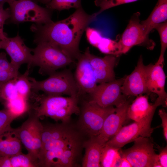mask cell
Instances as JSON below:
<instances>
[{
  "label": "cell",
  "mask_w": 167,
  "mask_h": 167,
  "mask_svg": "<svg viewBox=\"0 0 167 167\" xmlns=\"http://www.w3.org/2000/svg\"><path fill=\"white\" fill-rule=\"evenodd\" d=\"M160 105V104L156 101L153 104H150L147 95L138 96L128 107L127 118L134 121H139L155 112L157 107Z\"/></svg>",
  "instance_id": "18"
},
{
  "label": "cell",
  "mask_w": 167,
  "mask_h": 167,
  "mask_svg": "<svg viewBox=\"0 0 167 167\" xmlns=\"http://www.w3.org/2000/svg\"><path fill=\"white\" fill-rule=\"evenodd\" d=\"M47 79L42 81H37L35 78L29 77L32 90L41 91L50 95L79 97V90L74 75L68 69L56 71L49 75Z\"/></svg>",
  "instance_id": "4"
},
{
  "label": "cell",
  "mask_w": 167,
  "mask_h": 167,
  "mask_svg": "<svg viewBox=\"0 0 167 167\" xmlns=\"http://www.w3.org/2000/svg\"><path fill=\"white\" fill-rule=\"evenodd\" d=\"M33 1L37 3L39 2L45 5L49 2L51 0H32Z\"/></svg>",
  "instance_id": "41"
},
{
  "label": "cell",
  "mask_w": 167,
  "mask_h": 167,
  "mask_svg": "<svg viewBox=\"0 0 167 167\" xmlns=\"http://www.w3.org/2000/svg\"><path fill=\"white\" fill-rule=\"evenodd\" d=\"M81 0H51L46 4V7L61 11L71 8L77 9L82 7Z\"/></svg>",
  "instance_id": "28"
},
{
  "label": "cell",
  "mask_w": 167,
  "mask_h": 167,
  "mask_svg": "<svg viewBox=\"0 0 167 167\" xmlns=\"http://www.w3.org/2000/svg\"><path fill=\"white\" fill-rule=\"evenodd\" d=\"M139 0H95V5L100 7L95 13L96 16L105 10L123 4L135 2Z\"/></svg>",
  "instance_id": "32"
},
{
  "label": "cell",
  "mask_w": 167,
  "mask_h": 167,
  "mask_svg": "<svg viewBox=\"0 0 167 167\" xmlns=\"http://www.w3.org/2000/svg\"><path fill=\"white\" fill-rule=\"evenodd\" d=\"M4 4H0V41L7 37L6 33L4 32V25L6 20L9 19L11 15L9 8L4 9Z\"/></svg>",
  "instance_id": "33"
},
{
  "label": "cell",
  "mask_w": 167,
  "mask_h": 167,
  "mask_svg": "<svg viewBox=\"0 0 167 167\" xmlns=\"http://www.w3.org/2000/svg\"><path fill=\"white\" fill-rule=\"evenodd\" d=\"M19 74V70L13 67L0 71V83H4L13 79Z\"/></svg>",
  "instance_id": "35"
},
{
  "label": "cell",
  "mask_w": 167,
  "mask_h": 167,
  "mask_svg": "<svg viewBox=\"0 0 167 167\" xmlns=\"http://www.w3.org/2000/svg\"><path fill=\"white\" fill-rule=\"evenodd\" d=\"M79 97L40 94L32 91L28 98L35 101L32 106L34 114L39 118L49 117L56 121L66 123L73 114L80 113L78 106Z\"/></svg>",
  "instance_id": "2"
},
{
  "label": "cell",
  "mask_w": 167,
  "mask_h": 167,
  "mask_svg": "<svg viewBox=\"0 0 167 167\" xmlns=\"http://www.w3.org/2000/svg\"><path fill=\"white\" fill-rule=\"evenodd\" d=\"M1 49H4L9 55L12 66L19 70L21 66L27 64L29 66L32 62V49L24 44V40L18 34L13 37H7L0 41Z\"/></svg>",
  "instance_id": "13"
},
{
  "label": "cell",
  "mask_w": 167,
  "mask_h": 167,
  "mask_svg": "<svg viewBox=\"0 0 167 167\" xmlns=\"http://www.w3.org/2000/svg\"><path fill=\"white\" fill-rule=\"evenodd\" d=\"M118 167H132L131 165L127 160L124 157L121 156Z\"/></svg>",
  "instance_id": "40"
},
{
  "label": "cell",
  "mask_w": 167,
  "mask_h": 167,
  "mask_svg": "<svg viewBox=\"0 0 167 167\" xmlns=\"http://www.w3.org/2000/svg\"><path fill=\"white\" fill-rule=\"evenodd\" d=\"M120 149L105 145L101 155V167H118L121 158Z\"/></svg>",
  "instance_id": "23"
},
{
  "label": "cell",
  "mask_w": 167,
  "mask_h": 167,
  "mask_svg": "<svg viewBox=\"0 0 167 167\" xmlns=\"http://www.w3.org/2000/svg\"><path fill=\"white\" fill-rule=\"evenodd\" d=\"M163 66L164 62L158 61L154 64L145 66L146 84L149 93L158 95L156 101L166 106L167 94L165 90L166 76Z\"/></svg>",
  "instance_id": "14"
},
{
  "label": "cell",
  "mask_w": 167,
  "mask_h": 167,
  "mask_svg": "<svg viewBox=\"0 0 167 167\" xmlns=\"http://www.w3.org/2000/svg\"><path fill=\"white\" fill-rule=\"evenodd\" d=\"M130 102V100L126 98L116 107L115 111L106 118L99 135L96 136L97 141L103 145L104 146L122 127L127 118V110Z\"/></svg>",
  "instance_id": "12"
},
{
  "label": "cell",
  "mask_w": 167,
  "mask_h": 167,
  "mask_svg": "<svg viewBox=\"0 0 167 167\" xmlns=\"http://www.w3.org/2000/svg\"><path fill=\"white\" fill-rule=\"evenodd\" d=\"M149 137L139 136L131 148L121 151V156L126 159L133 167H162L158 154Z\"/></svg>",
  "instance_id": "6"
},
{
  "label": "cell",
  "mask_w": 167,
  "mask_h": 167,
  "mask_svg": "<svg viewBox=\"0 0 167 167\" xmlns=\"http://www.w3.org/2000/svg\"><path fill=\"white\" fill-rule=\"evenodd\" d=\"M154 29L157 31L160 38L161 52L158 61L164 62V55L167 47V21L156 25Z\"/></svg>",
  "instance_id": "30"
},
{
  "label": "cell",
  "mask_w": 167,
  "mask_h": 167,
  "mask_svg": "<svg viewBox=\"0 0 167 167\" xmlns=\"http://www.w3.org/2000/svg\"><path fill=\"white\" fill-rule=\"evenodd\" d=\"M115 110L113 106L103 107L90 101H84L79 120L81 129L90 137L97 136L106 117Z\"/></svg>",
  "instance_id": "7"
},
{
  "label": "cell",
  "mask_w": 167,
  "mask_h": 167,
  "mask_svg": "<svg viewBox=\"0 0 167 167\" xmlns=\"http://www.w3.org/2000/svg\"><path fill=\"white\" fill-rule=\"evenodd\" d=\"M121 91L126 96H137L149 93L146 86L145 66L141 55L133 71L125 77Z\"/></svg>",
  "instance_id": "15"
},
{
  "label": "cell",
  "mask_w": 167,
  "mask_h": 167,
  "mask_svg": "<svg viewBox=\"0 0 167 167\" xmlns=\"http://www.w3.org/2000/svg\"><path fill=\"white\" fill-rule=\"evenodd\" d=\"M1 156H0V157H1Z\"/></svg>",
  "instance_id": "45"
},
{
  "label": "cell",
  "mask_w": 167,
  "mask_h": 167,
  "mask_svg": "<svg viewBox=\"0 0 167 167\" xmlns=\"http://www.w3.org/2000/svg\"><path fill=\"white\" fill-rule=\"evenodd\" d=\"M125 77L97 85L89 101L103 107L118 106L127 98L121 91Z\"/></svg>",
  "instance_id": "11"
},
{
  "label": "cell",
  "mask_w": 167,
  "mask_h": 167,
  "mask_svg": "<svg viewBox=\"0 0 167 167\" xmlns=\"http://www.w3.org/2000/svg\"><path fill=\"white\" fill-rule=\"evenodd\" d=\"M1 93L4 101L14 99L19 95L15 85L14 78L4 83H1Z\"/></svg>",
  "instance_id": "29"
},
{
  "label": "cell",
  "mask_w": 167,
  "mask_h": 167,
  "mask_svg": "<svg viewBox=\"0 0 167 167\" xmlns=\"http://www.w3.org/2000/svg\"><path fill=\"white\" fill-rule=\"evenodd\" d=\"M17 117L7 108L0 110V136L9 130L11 123Z\"/></svg>",
  "instance_id": "31"
},
{
  "label": "cell",
  "mask_w": 167,
  "mask_h": 167,
  "mask_svg": "<svg viewBox=\"0 0 167 167\" xmlns=\"http://www.w3.org/2000/svg\"><path fill=\"white\" fill-rule=\"evenodd\" d=\"M95 13L89 15L82 7L66 18L45 24L34 23L31 30L36 44L47 42L57 47L74 62L81 54L79 44L82 35L89 24L95 20Z\"/></svg>",
  "instance_id": "1"
},
{
  "label": "cell",
  "mask_w": 167,
  "mask_h": 167,
  "mask_svg": "<svg viewBox=\"0 0 167 167\" xmlns=\"http://www.w3.org/2000/svg\"><path fill=\"white\" fill-rule=\"evenodd\" d=\"M43 126L41 135L42 146L50 141L65 138L76 133L65 124Z\"/></svg>",
  "instance_id": "21"
},
{
  "label": "cell",
  "mask_w": 167,
  "mask_h": 167,
  "mask_svg": "<svg viewBox=\"0 0 167 167\" xmlns=\"http://www.w3.org/2000/svg\"><path fill=\"white\" fill-rule=\"evenodd\" d=\"M160 163L162 167H167V146L161 149L158 154Z\"/></svg>",
  "instance_id": "38"
},
{
  "label": "cell",
  "mask_w": 167,
  "mask_h": 167,
  "mask_svg": "<svg viewBox=\"0 0 167 167\" xmlns=\"http://www.w3.org/2000/svg\"><path fill=\"white\" fill-rule=\"evenodd\" d=\"M2 84L0 83V101H3V100L2 98L1 93V87Z\"/></svg>",
  "instance_id": "42"
},
{
  "label": "cell",
  "mask_w": 167,
  "mask_h": 167,
  "mask_svg": "<svg viewBox=\"0 0 167 167\" xmlns=\"http://www.w3.org/2000/svg\"><path fill=\"white\" fill-rule=\"evenodd\" d=\"M154 113H151L139 121H135L127 126H122L105 145L120 148L126 144L134 141L139 136L150 137L153 131V128L151 127V123Z\"/></svg>",
  "instance_id": "10"
},
{
  "label": "cell",
  "mask_w": 167,
  "mask_h": 167,
  "mask_svg": "<svg viewBox=\"0 0 167 167\" xmlns=\"http://www.w3.org/2000/svg\"><path fill=\"white\" fill-rule=\"evenodd\" d=\"M96 47L101 53L117 56L121 54L118 41L109 38L102 37Z\"/></svg>",
  "instance_id": "26"
},
{
  "label": "cell",
  "mask_w": 167,
  "mask_h": 167,
  "mask_svg": "<svg viewBox=\"0 0 167 167\" xmlns=\"http://www.w3.org/2000/svg\"><path fill=\"white\" fill-rule=\"evenodd\" d=\"M1 49V46H0V49Z\"/></svg>",
  "instance_id": "44"
},
{
  "label": "cell",
  "mask_w": 167,
  "mask_h": 167,
  "mask_svg": "<svg viewBox=\"0 0 167 167\" xmlns=\"http://www.w3.org/2000/svg\"><path fill=\"white\" fill-rule=\"evenodd\" d=\"M0 136V156H11L22 152L21 143L9 130Z\"/></svg>",
  "instance_id": "22"
},
{
  "label": "cell",
  "mask_w": 167,
  "mask_h": 167,
  "mask_svg": "<svg viewBox=\"0 0 167 167\" xmlns=\"http://www.w3.org/2000/svg\"><path fill=\"white\" fill-rule=\"evenodd\" d=\"M13 67L7 58L6 54L4 52L0 53V71Z\"/></svg>",
  "instance_id": "37"
},
{
  "label": "cell",
  "mask_w": 167,
  "mask_h": 167,
  "mask_svg": "<svg viewBox=\"0 0 167 167\" xmlns=\"http://www.w3.org/2000/svg\"><path fill=\"white\" fill-rule=\"evenodd\" d=\"M34 114L31 115L19 127H11L9 131L17 137L28 151L38 158L42 146L41 135L43 128L39 119Z\"/></svg>",
  "instance_id": "8"
},
{
  "label": "cell",
  "mask_w": 167,
  "mask_h": 167,
  "mask_svg": "<svg viewBox=\"0 0 167 167\" xmlns=\"http://www.w3.org/2000/svg\"><path fill=\"white\" fill-rule=\"evenodd\" d=\"M140 15L139 12L133 15L118 41L121 54L126 53L135 45H143L150 49L155 46V43L149 39L140 23Z\"/></svg>",
  "instance_id": "9"
},
{
  "label": "cell",
  "mask_w": 167,
  "mask_h": 167,
  "mask_svg": "<svg viewBox=\"0 0 167 167\" xmlns=\"http://www.w3.org/2000/svg\"><path fill=\"white\" fill-rule=\"evenodd\" d=\"M29 68L23 74H19L14 78L15 85L19 95L28 100L32 91L31 85L29 79Z\"/></svg>",
  "instance_id": "25"
},
{
  "label": "cell",
  "mask_w": 167,
  "mask_h": 167,
  "mask_svg": "<svg viewBox=\"0 0 167 167\" xmlns=\"http://www.w3.org/2000/svg\"><path fill=\"white\" fill-rule=\"evenodd\" d=\"M12 167H40L39 159L28 153L22 152L10 156Z\"/></svg>",
  "instance_id": "24"
},
{
  "label": "cell",
  "mask_w": 167,
  "mask_h": 167,
  "mask_svg": "<svg viewBox=\"0 0 167 167\" xmlns=\"http://www.w3.org/2000/svg\"><path fill=\"white\" fill-rule=\"evenodd\" d=\"M8 0H0V4H4L5 3L7 2Z\"/></svg>",
  "instance_id": "43"
},
{
  "label": "cell",
  "mask_w": 167,
  "mask_h": 167,
  "mask_svg": "<svg viewBox=\"0 0 167 167\" xmlns=\"http://www.w3.org/2000/svg\"><path fill=\"white\" fill-rule=\"evenodd\" d=\"M167 19V0H158L148 17L140 23L148 35L156 25L166 21Z\"/></svg>",
  "instance_id": "20"
},
{
  "label": "cell",
  "mask_w": 167,
  "mask_h": 167,
  "mask_svg": "<svg viewBox=\"0 0 167 167\" xmlns=\"http://www.w3.org/2000/svg\"><path fill=\"white\" fill-rule=\"evenodd\" d=\"M0 167H12L10 156H1L0 157Z\"/></svg>",
  "instance_id": "39"
},
{
  "label": "cell",
  "mask_w": 167,
  "mask_h": 167,
  "mask_svg": "<svg viewBox=\"0 0 167 167\" xmlns=\"http://www.w3.org/2000/svg\"><path fill=\"white\" fill-rule=\"evenodd\" d=\"M84 52L88 57L97 83L107 82L115 79L114 68L116 62V56L111 55L103 57L96 56L91 53L88 47Z\"/></svg>",
  "instance_id": "16"
},
{
  "label": "cell",
  "mask_w": 167,
  "mask_h": 167,
  "mask_svg": "<svg viewBox=\"0 0 167 167\" xmlns=\"http://www.w3.org/2000/svg\"><path fill=\"white\" fill-rule=\"evenodd\" d=\"M85 31L88 42L92 45L96 47L102 37L101 33L96 29L88 27Z\"/></svg>",
  "instance_id": "34"
},
{
  "label": "cell",
  "mask_w": 167,
  "mask_h": 167,
  "mask_svg": "<svg viewBox=\"0 0 167 167\" xmlns=\"http://www.w3.org/2000/svg\"><path fill=\"white\" fill-rule=\"evenodd\" d=\"M158 114L162 121L161 126L163 130V134L166 142L167 141V114L165 110L161 109L159 110Z\"/></svg>",
  "instance_id": "36"
},
{
  "label": "cell",
  "mask_w": 167,
  "mask_h": 167,
  "mask_svg": "<svg viewBox=\"0 0 167 167\" xmlns=\"http://www.w3.org/2000/svg\"><path fill=\"white\" fill-rule=\"evenodd\" d=\"M74 77L80 96L91 94L97 86L96 78L88 57L84 52L77 60Z\"/></svg>",
  "instance_id": "17"
},
{
  "label": "cell",
  "mask_w": 167,
  "mask_h": 167,
  "mask_svg": "<svg viewBox=\"0 0 167 167\" xmlns=\"http://www.w3.org/2000/svg\"><path fill=\"white\" fill-rule=\"evenodd\" d=\"M10 22L19 24L25 22L45 24L52 21L51 9L39 5L32 0H8Z\"/></svg>",
  "instance_id": "5"
},
{
  "label": "cell",
  "mask_w": 167,
  "mask_h": 167,
  "mask_svg": "<svg viewBox=\"0 0 167 167\" xmlns=\"http://www.w3.org/2000/svg\"><path fill=\"white\" fill-rule=\"evenodd\" d=\"M32 49L33 53L30 65L39 67V73L42 75H49L58 69L69 65L74 61L60 49L47 42H41Z\"/></svg>",
  "instance_id": "3"
},
{
  "label": "cell",
  "mask_w": 167,
  "mask_h": 167,
  "mask_svg": "<svg viewBox=\"0 0 167 167\" xmlns=\"http://www.w3.org/2000/svg\"><path fill=\"white\" fill-rule=\"evenodd\" d=\"M6 108L18 117L24 113L28 109V100L19 96L17 98L5 101Z\"/></svg>",
  "instance_id": "27"
},
{
  "label": "cell",
  "mask_w": 167,
  "mask_h": 167,
  "mask_svg": "<svg viewBox=\"0 0 167 167\" xmlns=\"http://www.w3.org/2000/svg\"><path fill=\"white\" fill-rule=\"evenodd\" d=\"M84 146L85 153L82 161V167H101V158L104 146L97 141L96 136L90 137L84 143Z\"/></svg>",
  "instance_id": "19"
}]
</instances>
